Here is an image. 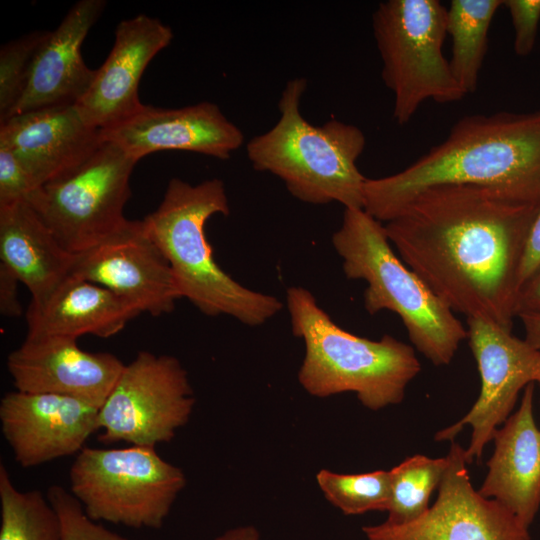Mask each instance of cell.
I'll list each match as a JSON object with an SVG mask.
<instances>
[{
    "mask_svg": "<svg viewBox=\"0 0 540 540\" xmlns=\"http://www.w3.org/2000/svg\"><path fill=\"white\" fill-rule=\"evenodd\" d=\"M539 207L491 188L440 185L415 195L384 229L401 260L454 313L512 331Z\"/></svg>",
    "mask_w": 540,
    "mask_h": 540,
    "instance_id": "obj_1",
    "label": "cell"
},
{
    "mask_svg": "<svg viewBox=\"0 0 540 540\" xmlns=\"http://www.w3.org/2000/svg\"><path fill=\"white\" fill-rule=\"evenodd\" d=\"M440 185L481 186L540 203V110L462 117L405 169L367 178L363 209L386 223L415 195Z\"/></svg>",
    "mask_w": 540,
    "mask_h": 540,
    "instance_id": "obj_2",
    "label": "cell"
},
{
    "mask_svg": "<svg viewBox=\"0 0 540 540\" xmlns=\"http://www.w3.org/2000/svg\"><path fill=\"white\" fill-rule=\"evenodd\" d=\"M230 214L222 180L192 185L172 178L163 199L143 222L167 259L181 298L210 317L226 315L244 325L259 326L281 311L272 295L253 291L234 280L215 261L205 228L213 215Z\"/></svg>",
    "mask_w": 540,
    "mask_h": 540,
    "instance_id": "obj_3",
    "label": "cell"
},
{
    "mask_svg": "<svg viewBox=\"0 0 540 540\" xmlns=\"http://www.w3.org/2000/svg\"><path fill=\"white\" fill-rule=\"evenodd\" d=\"M307 80H289L278 101V121L246 143L252 167L278 177L296 199L312 204L337 202L363 208L364 177L357 161L366 137L356 125L331 119L313 125L301 113Z\"/></svg>",
    "mask_w": 540,
    "mask_h": 540,
    "instance_id": "obj_4",
    "label": "cell"
},
{
    "mask_svg": "<svg viewBox=\"0 0 540 540\" xmlns=\"http://www.w3.org/2000/svg\"><path fill=\"white\" fill-rule=\"evenodd\" d=\"M286 302L292 333L305 344L298 380L310 395L354 392L371 410L403 400L421 370L413 347L387 334L370 340L340 328L303 287L288 288Z\"/></svg>",
    "mask_w": 540,
    "mask_h": 540,
    "instance_id": "obj_5",
    "label": "cell"
},
{
    "mask_svg": "<svg viewBox=\"0 0 540 540\" xmlns=\"http://www.w3.org/2000/svg\"><path fill=\"white\" fill-rule=\"evenodd\" d=\"M332 244L348 279L364 280L365 310L397 314L410 341L435 366L448 365L467 328L397 256L384 225L363 208H345Z\"/></svg>",
    "mask_w": 540,
    "mask_h": 540,
    "instance_id": "obj_6",
    "label": "cell"
},
{
    "mask_svg": "<svg viewBox=\"0 0 540 540\" xmlns=\"http://www.w3.org/2000/svg\"><path fill=\"white\" fill-rule=\"evenodd\" d=\"M447 8L438 0H387L372 14L381 77L394 95L393 119L407 124L426 100L465 97L442 51Z\"/></svg>",
    "mask_w": 540,
    "mask_h": 540,
    "instance_id": "obj_7",
    "label": "cell"
},
{
    "mask_svg": "<svg viewBox=\"0 0 540 540\" xmlns=\"http://www.w3.org/2000/svg\"><path fill=\"white\" fill-rule=\"evenodd\" d=\"M70 492L93 521L159 529L186 484L155 447H84L69 471Z\"/></svg>",
    "mask_w": 540,
    "mask_h": 540,
    "instance_id": "obj_8",
    "label": "cell"
},
{
    "mask_svg": "<svg viewBox=\"0 0 540 540\" xmlns=\"http://www.w3.org/2000/svg\"><path fill=\"white\" fill-rule=\"evenodd\" d=\"M138 160L102 140L76 167L39 187L27 202L70 253L83 252L128 219L130 177Z\"/></svg>",
    "mask_w": 540,
    "mask_h": 540,
    "instance_id": "obj_9",
    "label": "cell"
},
{
    "mask_svg": "<svg viewBox=\"0 0 540 540\" xmlns=\"http://www.w3.org/2000/svg\"><path fill=\"white\" fill-rule=\"evenodd\" d=\"M195 405L188 375L170 355L140 351L124 366L114 388L99 409L98 439L156 447L171 441Z\"/></svg>",
    "mask_w": 540,
    "mask_h": 540,
    "instance_id": "obj_10",
    "label": "cell"
},
{
    "mask_svg": "<svg viewBox=\"0 0 540 540\" xmlns=\"http://www.w3.org/2000/svg\"><path fill=\"white\" fill-rule=\"evenodd\" d=\"M467 339L481 378L480 394L458 422L438 431L436 441H452L462 429L472 427L465 460L482 457L484 447L511 415L518 395L530 383L540 382V350L512 331L479 318H467Z\"/></svg>",
    "mask_w": 540,
    "mask_h": 540,
    "instance_id": "obj_11",
    "label": "cell"
},
{
    "mask_svg": "<svg viewBox=\"0 0 540 540\" xmlns=\"http://www.w3.org/2000/svg\"><path fill=\"white\" fill-rule=\"evenodd\" d=\"M438 496L417 520L403 525L364 526L368 540H531L529 527L470 482L465 449L452 442Z\"/></svg>",
    "mask_w": 540,
    "mask_h": 540,
    "instance_id": "obj_12",
    "label": "cell"
},
{
    "mask_svg": "<svg viewBox=\"0 0 540 540\" xmlns=\"http://www.w3.org/2000/svg\"><path fill=\"white\" fill-rule=\"evenodd\" d=\"M72 275L107 288L154 317L172 312L181 298L172 269L143 220H127L93 247L75 254Z\"/></svg>",
    "mask_w": 540,
    "mask_h": 540,
    "instance_id": "obj_13",
    "label": "cell"
},
{
    "mask_svg": "<svg viewBox=\"0 0 540 540\" xmlns=\"http://www.w3.org/2000/svg\"><path fill=\"white\" fill-rule=\"evenodd\" d=\"M99 408L49 393L12 391L0 401L2 434L23 468L78 454L99 430Z\"/></svg>",
    "mask_w": 540,
    "mask_h": 540,
    "instance_id": "obj_14",
    "label": "cell"
},
{
    "mask_svg": "<svg viewBox=\"0 0 540 540\" xmlns=\"http://www.w3.org/2000/svg\"><path fill=\"white\" fill-rule=\"evenodd\" d=\"M124 366L113 354L85 351L63 336H26L7 358L16 390L68 396L99 409Z\"/></svg>",
    "mask_w": 540,
    "mask_h": 540,
    "instance_id": "obj_15",
    "label": "cell"
},
{
    "mask_svg": "<svg viewBox=\"0 0 540 540\" xmlns=\"http://www.w3.org/2000/svg\"><path fill=\"white\" fill-rule=\"evenodd\" d=\"M100 132L102 139L138 161L163 150L227 160L244 143L242 130L209 101L171 109L143 105L135 114Z\"/></svg>",
    "mask_w": 540,
    "mask_h": 540,
    "instance_id": "obj_16",
    "label": "cell"
},
{
    "mask_svg": "<svg viewBox=\"0 0 540 540\" xmlns=\"http://www.w3.org/2000/svg\"><path fill=\"white\" fill-rule=\"evenodd\" d=\"M172 39L168 25L145 14L119 22L108 57L74 105L84 121L103 130L135 114L144 105L138 94L143 72Z\"/></svg>",
    "mask_w": 540,
    "mask_h": 540,
    "instance_id": "obj_17",
    "label": "cell"
},
{
    "mask_svg": "<svg viewBox=\"0 0 540 540\" xmlns=\"http://www.w3.org/2000/svg\"><path fill=\"white\" fill-rule=\"evenodd\" d=\"M74 105L46 107L0 123V145L8 148L38 187L71 170L102 142Z\"/></svg>",
    "mask_w": 540,
    "mask_h": 540,
    "instance_id": "obj_18",
    "label": "cell"
},
{
    "mask_svg": "<svg viewBox=\"0 0 540 540\" xmlns=\"http://www.w3.org/2000/svg\"><path fill=\"white\" fill-rule=\"evenodd\" d=\"M105 7L104 0H80L49 32L35 55L25 91L10 117L46 107L75 105L83 97L96 69L85 64L81 45Z\"/></svg>",
    "mask_w": 540,
    "mask_h": 540,
    "instance_id": "obj_19",
    "label": "cell"
},
{
    "mask_svg": "<svg viewBox=\"0 0 540 540\" xmlns=\"http://www.w3.org/2000/svg\"><path fill=\"white\" fill-rule=\"evenodd\" d=\"M535 383L523 390L517 411L493 435L495 449L479 490L529 527L540 509V429L533 412Z\"/></svg>",
    "mask_w": 540,
    "mask_h": 540,
    "instance_id": "obj_20",
    "label": "cell"
},
{
    "mask_svg": "<svg viewBox=\"0 0 540 540\" xmlns=\"http://www.w3.org/2000/svg\"><path fill=\"white\" fill-rule=\"evenodd\" d=\"M140 313L107 288L70 276L46 300L30 303L26 311V336L86 334L109 338L118 334Z\"/></svg>",
    "mask_w": 540,
    "mask_h": 540,
    "instance_id": "obj_21",
    "label": "cell"
},
{
    "mask_svg": "<svg viewBox=\"0 0 540 540\" xmlns=\"http://www.w3.org/2000/svg\"><path fill=\"white\" fill-rule=\"evenodd\" d=\"M74 261L27 202L0 208V262L28 288L32 303L46 300L72 276Z\"/></svg>",
    "mask_w": 540,
    "mask_h": 540,
    "instance_id": "obj_22",
    "label": "cell"
},
{
    "mask_svg": "<svg viewBox=\"0 0 540 540\" xmlns=\"http://www.w3.org/2000/svg\"><path fill=\"white\" fill-rule=\"evenodd\" d=\"M504 1V0H503ZM502 0H452L446 31L452 40V74L465 94L474 93L488 49V32Z\"/></svg>",
    "mask_w": 540,
    "mask_h": 540,
    "instance_id": "obj_23",
    "label": "cell"
},
{
    "mask_svg": "<svg viewBox=\"0 0 540 540\" xmlns=\"http://www.w3.org/2000/svg\"><path fill=\"white\" fill-rule=\"evenodd\" d=\"M0 540H60L61 521L38 490L20 491L0 465Z\"/></svg>",
    "mask_w": 540,
    "mask_h": 540,
    "instance_id": "obj_24",
    "label": "cell"
},
{
    "mask_svg": "<svg viewBox=\"0 0 540 540\" xmlns=\"http://www.w3.org/2000/svg\"><path fill=\"white\" fill-rule=\"evenodd\" d=\"M447 465V456L430 458L417 454L389 470L391 500L384 523L403 525L423 516L430 508V496L439 487Z\"/></svg>",
    "mask_w": 540,
    "mask_h": 540,
    "instance_id": "obj_25",
    "label": "cell"
},
{
    "mask_svg": "<svg viewBox=\"0 0 540 540\" xmlns=\"http://www.w3.org/2000/svg\"><path fill=\"white\" fill-rule=\"evenodd\" d=\"M316 481L325 498L346 515L388 511L391 500L390 471L340 474L320 470Z\"/></svg>",
    "mask_w": 540,
    "mask_h": 540,
    "instance_id": "obj_26",
    "label": "cell"
},
{
    "mask_svg": "<svg viewBox=\"0 0 540 540\" xmlns=\"http://www.w3.org/2000/svg\"><path fill=\"white\" fill-rule=\"evenodd\" d=\"M50 31L36 30L13 39L0 49V123L21 99L35 55Z\"/></svg>",
    "mask_w": 540,
    "mask_h": 540,
    "instance_id": "obj_27",
    "label": "cell"
},
{
    "mask_svg": "<svg viewBox=\"0 0 540 540\" xmlns=\"http://www.w3.org/2000/svg\"><path fill=\"white\" fill-rule=\"evenodd\" d=\"M46 495L61 521L60 540H131L90 519L80 502L62 486H50Z\"/></svg>",
    "mask_w": 540,
    "mask_h": 540,
    "instance_id": "obj_28",
    "label": "cell"
},
{
    "mask_svg": "<svg viewBox=\"0 0 540 540\" xmlns=\"http://www.w3.org/2000/svg\"><path fill=\"white\" fill-rule=\"evenodd\" d=\"M38 188L17 157L0 145V208L28 202Z\"/></svg>",
    "mask_w": 540,
    "mask_h": 540,
    "instance_id": "obj_29",
    "label": "cell"
},
{
    "mask_svg": "<svg viewBox=\"0 0 540 540\" xmlns=\"http://www.w3.org/2000/svg\"><path fill=\"white\" fill-rule=\"evenodd\" d=\"M514 27V51L527 56L535 46L540 22V0H504Z\"/></svg>",
    "mask_w": 540,
    "mask_h": 540,
    "instance_id": "obj_30",
    "label": "cell"
},
{
    "mask_svg": "<svg viewBox=\"0 0 540 540\" xmlns=\"http://www.w3.org/2000/svg\"><path fill=\"white\" fill-rule=\"evenodd\" d=\"M540 268V207L531 223L526 238L519 272L521 285ZM520 289V288H519Z\"/></svg>",
    "mask_w": 540,
    "mask_h": 540,
    "instance_id": "obj_31",
    "label": "cell"
},
{
    "mask_svg": "<svg viewBox=\"0 0 540 540\" xmlns=\"http://www.w3.org/2000/svg\"><path fill=\"white\" fill-rule=\"evenodd\" d=\"M21 283L17 276L3 263L0 262V312L6 317H19L22 306L18 299V284Z\"/></svg>",
    "mask_w": 540,
    "mask_h": 540,
    "instance_id": "obj_32",
    "label": "cell"
},
{
    "mask_svg": "<svg viewBox=\"0 0 540 540\" xmlns=\"http://www.w3.org/2000/svg\"><path fill=\"white\" fill-rule=\"evenodd\" d=\"M516 316L540 315V268L520 287L516 299Z\"/></svg>",
    "mask_w": 540,
    "mask_h": 540,
    "instance_id": "obj_33",
    "label": "cell"
},
{
    "mask_svg": "<svg viewBox=\"0 0 540 540\" xmlns=\"http://www.w3.org/2000/svg\"><path fill=\"white\" fill-rule=\"evenodd\" d=\"M525 330V340L540 350V315L525 314L519 316Z\"/></svg>",
    "mask_w": 540,
    "mask_h": 540,
    "instance_id": "obj_34",
    "label": "cell"
},
{
    "mask_svg": "<svg viewBox=\"0 0 540 540\" xmlns=\"http://www.w3.org/2000/svg\"><path fill=\"white\" fill-rule=\"evenodd\" d=\"M215 540H259V533L253 526H241L225 531Z\"/></svg>",
    "mask_w": 540,
    "mask_h": 540,
    "instance_id": "obj_35",
    "label": "cell"
},
{
    "mask_svg": "<svg viewBox=\"0 0 540 540\" xmlns=\"http://www.w3.org/2000/svg\"><path fill=\"white\" fill-rule=\"evenodd\" d=\"M539 386H540V382H539Z\"/></svg>",
    "mask_w": 540,
    "mask_h": 540,
    "instance_id": "obj_36",
    "label": "cell"
}]
</instances>
